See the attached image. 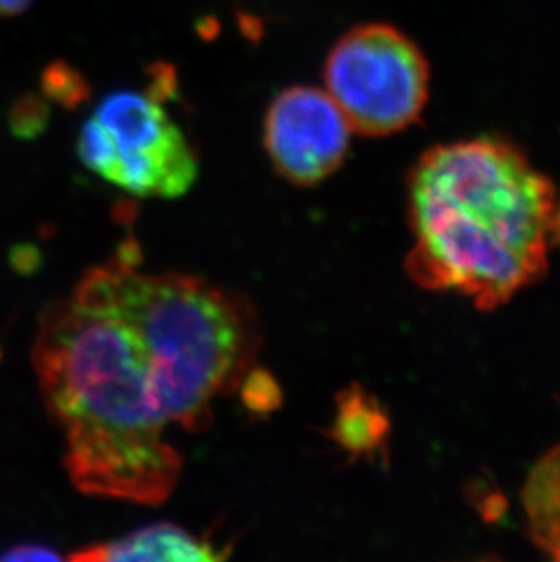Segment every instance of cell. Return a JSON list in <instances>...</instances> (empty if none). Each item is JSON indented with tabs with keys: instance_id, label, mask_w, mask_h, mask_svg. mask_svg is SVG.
<instances>
[{
	"instance_id": "6da1fadb",
	"label": "cell",
	"mask_w": 560,
	"mask_h": 562,
	"mask_svg": "<svg viewBox=\"0 0 560 562\" xmlns=\"http://www.w3.org/2000/svg\"><path fill=\"white\" fill-rule=\"evenodd\" d=\"M407 273L495 310L539 282L560 246V190L499 137L437 144L407 179Z\"/></svg>"
},
{
	"instance_id": "7a4b0ae2",
	"label": "cell",
	"mask_w": 560,
	"mask_h": 562,
	"mask_svg": "<svg viewBox=\"0 0 560 562\" xmlns=\"http://www.w3.org/2000/svg\"><path fill=\"white\" fill-rule=\"evenodd\" d=\"M32 361L63 431L75 488L101 499L165 503L182 459L166 440L169 423L137 335L71 293L44 310Z\"/></svg>"
},
{
	"instance_id": "3957f363",
	"label": "cell",
	"mask_w": 560,
	"mask_h": 562,
	"mask_svg": "<svg viewBox=\"0 0 560 562\" xmlns=\"http://www.w3.org/2000/svg\"><path fill=\"white\" fill-rule=\"evenodd\" d=\"M138 265L137 243L126 240L107 262L86 271L74 293L137 335L169 425L204 431L212 425L213 401L237 390L255 367L257 317L248 301L202 279L148 273Z\"/></svg>"
},
{
	"instance_id": "277c9868",
	"label": "cell",
	"mask_w": 560,
	"mask_h": 562,
	"mask_svg": "<svg viewBox=\"0 0 560 562\" xmlns=\"http://www.w3.org/2000/svg\"><path fill=\"white\" fill-rule=\"evenodd\" d=\"M77 154L93 173L138 199H179L193 187L199 162L160 91L104 97L77 138Z\"/></svg>"
},
{
	"instance_id": "5b68a950",
	"label": "cell",
	"mask_w": 560,
	"mask_h": 562,
	"mask_svg": "<svg viewBox=\"0 0 560 562\" xmlns=\"http://www.w3.org/2000/svg\"><path fill=\"white\" fill-rule=\"evenodd\" d=\"M429 63L406 33L370 22L344 33L324 64V90L355 133L387 137L421 121Z\"/></svg>"
},
{
	"instance_id": "8992f818",
	"label": "cell",
	"mask_w": 560,
	"mask_h": 562,
	"mask_svg": "<svg viewBox=\"0 0 560 562\" xmlns=\"http://www.w3.org/2000/svg\"><path fill=\"white\" fill-rule=\"evenodd\" d=\"M351 126L328 91L290 86L271 101L265 117V148L280 177L315 187L343 166Z\"/></svg>"
},
{
	"instance_id": "52a82bcc",
	"label": "cell",
	"mask_w": 560,
	"mask_h": 562,
	"mask_svg": "<svg viewBox=\"0 0 560 562\" xmlns=\"http://www.w3.org/2000/svg\"><path fill=\"white\" fill-rule=\"evenodd\" d=\"M229 548L215 547L177 525L160 522L132 531L115 541L91 544L74 553V561L90 562H212L223 561Z\"/></svg>"
},
{
	"instance_id": "ba28073f",
	"label": "cell",
	"mask_w": 560,
	"mask_h": 562,
	"mask_svg": "<svg viewBox=\"0 0 560 562\" xmlns=\"http://www.w3.org/2000/svg\"><path fill=\"white\" fill-rule=\"evenodd\" d=\"M390 417L370 392L359 384L338 393L337 412L328 436L351 459L373 457L387 448Z\"/></svg>"
},
{
	"instance_id": "9c48e42d",
	"label": "cell",
	"mask_w": 560,
	"mask_h": 562,
	"mask_svg": "<svg viewBox=\"0 0 560 562\" xmlns=\"http://www.w3.org/2000/svg\"><path fill=\"white\" fill-rule=\"evenodd\" d=\"M41 82H43V95L46 97V101L57 102L64 108L79 106L90 93L79 71L60 60L46 66Z\"/></svg>"
},
{
	"instance_id": "30bf717a",
	"label": "cell",
	"mask_w": 560,
	"mask_h": 562,
	"mask_svg": "<svg viewBox=\"0 0 560 562\" xmlns=\"http://www.w3.org/2000/svg\"><path fill=\"white\" fill-rule=\"evenodd\" d=\"M243 403L254 414H270L279 408L280 390L276 379L268 372L251 368L238 384Z\"/></svg>"
},
{
	"instance_id": "8fae6325",
	"label": "cell",
	"mask_w": 560,
	"mask_h": 562,
	"mask_svg": "<svg viewBox=\"0 0 560 562\" xmlns=\"http://www.w3.org/2000/svg\"><path fill=\"white\" fill-rule=\"evenodd\" d=\"M49 108L46 97H19L10 110V127L19 138H33L48 126Z\"/></svg>"
},
{
	"instance_id": "7c38bea8",
	"label": "cell",
	"mask_w": 560,
	"mask_h": 562,
	"mask_svg": "<svg viewBox=\"0 0 560 562\" xmlns=\"http://www.w3.org/2000/svg\"><path fill=\"white\" fill-rule=\"evenodd\" d=\"M0 559L2 561H57L60 555L43 544H19L2 553Z\"/></svg>"
},
{
	"instance_id": "4fadbf2b",
	"label": "cell",
	"mask_w": 560,
	"mask_h": 562,
	"mask_svg": "<svg viewBox=\"0 0 560 562\" xmlns=\"http://www.w3.org/2000/svg\"><path fill=\"white\" fill-rule=\"evenodd\" d=\"M33 4V0H0V19L21 15Z\"/></svg>"
}]
</instances>
